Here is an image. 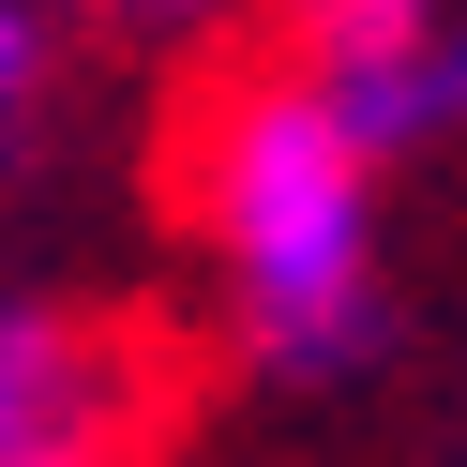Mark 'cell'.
Masks as SVG:
<instances>
[{"instance_id": "obj_1", "label": "cell", "mask_w": 467, "mask_h": 467, "mask_svg": "<svg viewBox=\"0 0 467 467\" xmlns=\"http://www.w3.org/2000/svg\"><path fill=\"white\" fill-rule=\"evenodd\" d=\"M362 136L332 121V91H272L226 121V256H242V302L256 332H272V362H347V347L377 332V286H362Z\"/></svg>"}, {"instance_id": "obj_2", "label": "cell", "mask_w": 467, "mask_h": 467, "mask_svg": "<svg viewBox=\"0 0 467 467\" xmlns=\"http://www.w3.org/2000/svg\"><path fill=\"white\" fill-rule=\"evenodd\" d=\"M106 407H121V362L76 317H0V467H91Z\"/></svg>"}, {"instance_id": "obj_3", "label": "cell", "mask_w": 467, "mask_h": 467, "mask_svg": "<svg viewBox=\"0 0 467 467\" xmlns=\"http://www.w3.org/2000/svg\"><path fill=\"white\" fill-rule=\"evenodd\" d=\"M332 121L362 136V151H407V136L467 121V31H422V46H392V61H347L332 76Z\"/></svg>"}, {"instance_id": "obj_4", "label": "cell", "mask_w": 467, "mask_h": 467, "mask_svg": "<svg viewBox=\"0 0 467 467\" xmlns=\"http://www.w3.org/2000/svg\"><path fill=\"white\" fill-rule=\"evenodd\" d=\"M317 46H332V76L392 61V46H422V0H317Z\"/></svg>"}, {"instance_id": "obj_5", "label": "cell", "mask_w": 467, "mask_h": 467, "mask_svg": "<svg viewBox=\"0 0 467 467\" xmlns=\"http://www.w3.org/2000/svg\"><path fill=\"white\" fill-rule=\"evenodd\" d=\"M16 76H31V31H16V16H0V106H16Z\"/></svg>"}]
</instances>
